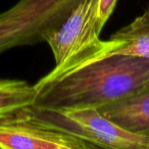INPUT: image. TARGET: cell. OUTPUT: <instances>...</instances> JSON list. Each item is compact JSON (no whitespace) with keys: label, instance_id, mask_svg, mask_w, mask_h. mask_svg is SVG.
I'll use <instances>...</instances> for the list:
<instances>
[{"label":"cell","instance_id":"cell-1","mask_svg":"<svg viewBox=\"0 0 149 149\" xmlns=\"http://www.w3.org/2000/svg\"><path fill=\"white\" fill-rule=\"evenodd\" d=\"M149 89V59L111 55L38 90L34 105L46 109L100 108Z\"/></svg>","mask_w":149,"mask_h":149},{"label":"cell","instance_id":"cell-2","mask_svg":"<svg viewBox=\"0 0 149 149\" xmlns=\"http://www.w3.org/2000/svg\"><path fill=\"white\" fill-rule=\"evenodd\" d=\"M99 0H80L45 42L54 56L53 70L35 84L37 90L111 55L114 40L100 38Z\"/></svg>","mask_w":149,"mask_h":149},{"label":"cell","instance_id":"cell-3","mask_svg":"<svg viewBox=\"0 0 149 149\" xmlns=\"http://www.w3.org/2000/svg\"><path fill=\"white\" fill-rule=\"evenodd\" d=\"M48 126L74 135L95 147L116 149H149V136L136 134L104 116L97 108L53 110L32 105L27 107Z\"/></svg>","mask_w":149,"mask_h":149},{"label":"cell","instance_id":"cell-4","mask_svg":"<svg viewBox=\"0 0 149 149\" xmlns=\"http://www.w3.org/2000/svg\"><path fill=\"white\" fill-rule=\"evenodd\" d=\"M1 149H90L86 141L48 126L23 108L0 120Z\"/></svg>","mask_w":149,"mask_h":149},{"label":"cell","instance_id":"cell-5","mask_svg":"<svg viewBox=\"0 0 149 149\" xmlns=\"http://www.w3.org/2000/svg\"><path fill=\"white\" fill-rule=\"evenodd\" d=\"M98 110L123 128L149 136V89L123 101L102 106Z\"/></svg>","mask_w":149,"mask_h":149},{"label":"cell","instance_id":"cell-6","mask_svg":"<svg viewBox=\"0 0 149 149\" xmlns=\"http://www.w3.org/2000/svg\"><path fill=\"white\" fill-rule=\"evenodd\" d=\"M38 97L35 85L19 79H0V120L34 105Z\"/></svg>","mask_w":149,"mask_h":149},{"label":"cell","instance_id":"cell-7","mask_svg":"<svg viewBox=\"0 0 149 149\" xmlns=\"http://www.w3.org/2000/svg\"><path fill=\"white\" fill-rule=\"evenodd\" d=\"M110 39L116 42L111 55H129L149 59V27L135 29L124 27Z\"/></svg>","mask_w":149,"mask_h":149},{"label":"cell","instance_id":"cell-8","mask_svg":"<svg viewBox=\"0 0 149 149\" xmlns=\"http://www.w3.org/2000/svg\"><path fill=\"white\" fill-rule=\"evenodd\" d=\"M118 0H99V19L102 27H104L110 15H112Z\"/></svg>","mask_w":149,"mask_h":149},{"label":"cell","instance_id":"cell-9","mask_svg":"<svg viewBox=\"0 0 149 149\" xmlns=\"http://www.w3.org/2000/svg\"><path fill=\"white\" fill-rule=\"evenodd\" d=\"M127 28L130 29H135V28H141V27H149V8L145 13H143L141 15L137 17L134 21L128 26Z\"/></svg>","mask_w":149,"mask_h":149}]
</instances>
